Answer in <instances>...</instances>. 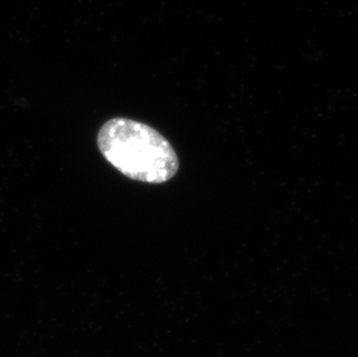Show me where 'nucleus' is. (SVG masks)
<instances>
[{
  "instance_id": "obj_1",
  "label": "nucleus",
  "mask_w": 358,
  "mask_h": 357,
  "mask_svg": "<svg viewBox=\"0 0 358 357\" xmlns=\"http://www.w3.org/2000/svg\"><path fill=\"white\" fill-rule=\"evenodd\" d=\"M98 146L110 165L137 181L165 183L179 169L171 143L156 129L130 118L106 122L98 134Z\"/></svg>"
}]
</instances>
